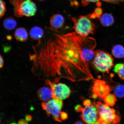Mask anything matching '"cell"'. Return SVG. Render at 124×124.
Here are the masks:
<instances>
[{"mask_svg":"<svg viewBox=\"0 0 124 124\" xmlns=\"http://www.w3.org/2000/svg\"><path fill=\"white\" fill-rule=\"evenodd\" d=\"M37 11L36 4L32 0H23L20 8L21 17L25 16L29 17L33 16Z\"/></svg>","mask_w":124,"mask_h":124,"instance_id":"cell-9","label":"cell"},{"mask_svg":"<svg viewBox=\"0 0 124 124\" xmlns=\"http://www.w3.org/2000/svg\"><path fill=\"white\" fill-rule=\"evenodd\" d=\"M6 11V8L5 2L3 0H0V19L4 16Z\"/></svg>","mask_w":124,"mask_h":124,"instance_id":"cell-22","label":"cell"},{"mask_svg":"<svg viewBox=\"0 0 124 124\" xmlns=\"http://www.w3.org/2000/svg\"><path fill=\"white\" fill-rule=\"evenodd\" d=\"M99 18L101 24L104 27H110L113 25L114 23V17L110 14H104Z\"/></svg>","mask_w":124,"mask_h":124,"instance_id":"cell-14","label":"cell"},{"mask_svg":"<svg viewBox=\"0 0 124 124\" xmlns=\"http://www.w3.org/2000/svg\"><path fill=\"white\" fill-rule=\"evenodd\" d=\"M111 52L113 56L116 58H124V47L122 45L117 44L114 46L113 47Z\"/></svg>","mask_w":124,"mask_h":124,"instance_id":"cell-16","label":"cell"},{"mask_svg":"<svg viewBox=\"0 0 124 124\" xmlns=\"http://www.w3.org/2000/svg\"><path fill=\"white\" fill-rule=\"evenodd\" d=\"M68 115L67 113L64 112H62L60 115V118L61 120H66L68 118Z\"/></svg>","mask_w":124,"mask_h":124,"instance_id":"cell-25","label":"cell"},{"mask_svg":"<svg viewBox=\"0 0 124 124\" xmlns=\"http://www.w3.org/2000/svg\"><path fill=\"white\" fill-rule=\"evenodd\" d=\"M102 10L100 7L96 8L93 13L90 15V18L91 19H95L96 18H100L102 15Z\"/></svg>","mask_w":124,"mask_h":124,"instance_id":"cell-21","label":"cell"},{"mask_svg":"<svg viewBox=\"0 0 124 124\" xmlns=\"http://www.w3.org/2000/svg\"><path fill=\"white\" fill-rule=\"evenodd\" d=\"M69 0V1H73V0Z\"/></svg>","mask_w":124,"mask_h":124,"instance_id":"cell-32","label":"cell"},{"mask_svg":"<svg viewBox=\"0 0 124 124\" xmlns=\"http://www.w3.org/2000/svg\"><path fill=\"white\" fill-rule=\"evenodd\" d=\"M105 2L114 4H119L124 2V0H102Z\"/></svg>","mask_w":124,"mask_h":124,"instance_id":"cell-24","label":"cell"},{"mask_svg":"<svg viewBox=\"0 0 124 124\" xmlns=\"http://www.w3.org/2000/svg\"><path fill=\"white\" fill-rule=\"evenodd\" d=\"M11 124H16L15 123H11Z\"/></svg>","mask_w":124,"mask_h":124,"instance_id":"cell-31","label":"cell"},{"mask_svg":"<svg viewBox=\"0 0 124 124\" xmlns=\"http://www.w3.org/2000/svg\"><path fill=\"white\" fill-rule=\"evenodd\" d=\"M46 83L52 89L54 98L62 100L68 98L70 95V89L64 84L56 83L48 80H46Z\"/></svg>","mask_w":124,"mask_h":124,"instance_id":"cell-7","label":"cell"},{"mask_svg":"<svg viewBox=\"0 0 124 124\" xmlns=\"http://www.w3.org/2000/svg\"><path fill=\"white\" fill-rule=\"evenodd\" d=\"M3 25L6 30H12L16 27L17 23L14 18L11 17H8L4 20Z\"/></svg>","mask_w":124,"mask_h":124,"instance_id":"cell-15","label":"cell"},{"mask_svg":"<svg viewBox=\"0 0 124 124\" xmlns=\"http://www.w3.org/2000/svg\"><path fill=\"white\" fill-rule=\"evenodd\" d=\"M23 0H10L11 3L14 7V14L16 16L21 17L20 8L21 5Z\"/></svg>","mask_w":124,"mask_h":124,"instance_id":"cell-17","label":"cell"},{"mask_svg":"<svg viewBox=\"0 0 124 124\" xmlns=\"http://www.w3.org/2000/svg\"><path fill=\"white\" fill-rule=\"evenodd\" d=\"M92 87V97L94 98L98 97L103 99L112 91L114 87L107 83L104 80L94 79Z\"/></svg>","mask_w":124,"mask_h":124,"instance_id":"cell-8","label":"cell"},{"mask_svg":"<svg viewBox=\"0 0 124 124\" xmlns=\"http://www.w3.org/2000/svg\"><path fill=\"white\" fill-rule=\"evenodd\" d=\"M38 95L40 100L44 102L54 98L53 92L50 87L45 86L40 88L38 91Z\"/></svg>","mask_w":124,"mask_h":124,"instance_id":"cell-10","label":"cell"},{"mask_svg":"<svg viewBox=\"0 0 124 124\" xmlns=\"http://www.w3.org/2000/svg\"><path fill=\"white\" fill-rule=\"evenodd\" d=\"M14 37L16 41L24 42L28 39V35L27 30L23 27H19L15 30Z\"/></svg>","mask_w":124,"mask_h":124,"instance_id":"cell-12","label":"cell"},{"mask_svg":"<svg viewBox=\"0 0 124 124\" xmlns=\"http://www.w3.org/2000/svg\"><path fill=\"white\" fill-rule=\"evenodd\" d=\"M38 0L40 1H43L45 0Z\"/></svg>","mask_w":124,"mask_h":124,"instance_id":"cell-30","label":"cell"},{"mask_svg":"<svg viewBox=\"0 0 124 124\" xmlns=\"http://www.w3.org/2000/svg\"><path fill=\"white\" fill-rule=\"evenodd\" d=\"M89 2L96 3L97 6L98 7L101 6V3L99 1V0H82V4L84 6L87 5Z\"/></svg>","mask_w":124,"mask_h":124,"instance_id":"cell-23","label":"cell"},{"mask_svg":"<svg viewBox=\"0 0 124 124\" xmlns=\"http://www.w3.org/2000/svg\"><path fill=\"white\" fill-rule=\"evenodd\" d=\"M4 65V60L3 58L1 55H0V68H2Z\"/></svg>","mask_w":124,"mask_h":124,"instance_id":"cell-26","label":"cell"},{"mask_svg":"<svg viewBox=\"0 0 124 124\" xmlns=\"http://www.w3.org/2000/svg\"><path fill=\"white\" fill-rule=\"evenodd\" d=\"M63 106L62 100L53 98L42 104L43 109L48 116H51L56 121L61 122L60 115Z\"/></svg>","mask_w":124,"mask_h":124,"instance_id":"cell-6","label":"cell"},{"mask_svg":"<svg viewBox=\"0 0 124 124\" xmlns=\"http://www.w3.org/2000/svg\"><path fill=\"white\" fill-rule=\"evenodd\" d=\"M36 45L29 57L31 70L41 79L64 78L76 82L94 80L89 62L93 58L95 39L75 32L60 33L52 27Z\"/></svg>","mask_w":124,"mask_h":124,"instance_id":"cell-1","label":"cell"},{"mask_svg":"<svg viewBox=\"0 0 124 124\" xmlns=\"http://www.w3.org/2000/svg\"><path fill=\"white\" fill-rule=\"evenodd\" d=\"M114 95L119 98L124 97V85L119 84L116 85L114 91Z\"/></svg>","mask_w":124,"mask_h":124,"instance_id":"cell-20","label":"cell"},{"mask_svg":"<svg viewBox=\"0 0 124 124\" xmlns=\"http://www.w3.org/2000/svg\"><path fill=\"white\" fill-rule=\"evenodd\" d=\"M25 119L27 121H30L31 120L32 117L30 115H27L26 116Z\"/></svg>","mask_w":124,"mask_h":124,"instance_id":"cell-28","label":"cell"},{"mask_svg":"<svg viewBox=\"0 0 124 124\" xmlns=\"http://www.w3.org/2000/svg\"><path fill=\"white\" fill-rule=\"evenodd\" d=\"M93 66L99 72L108 73L114 66V59L112 56L105 51L98 50L95 51L93 61Z\"/></svg>","mask_w":124,"mask_h":124,"instance_id":"cell-4","label":"cell"},{"mask_svg":"<svg viewBox=\"0 0 124 124\" xmlns=\"http://www.w3.org/2000/svg\"><path fill=\"white\" fill-rule=\"evenodd\" d=\"M74 124H86L81 121H78L76 122Z\"/></svg>","mask_w":124,"mask_h":124,"instance_id":"cell-29","label":"cell"},{"mask_svg":"<svg viewBox=\"0 0 124 124\" xmlns=\"http://www.w3.org/2000/svg\"><path fill=\"white\" fill-rule=\"evenodd\" d=\"M50 25L53 28L58 30L64 25L65 19L63 17L59 14L54 15L50 20Z\"/></svg>","mask_w":124,"mask_h":124,"instance_id":"cell-11","label":"cell"},{"mask_svg":"<svg viewBox=\"0 0 124 124\" xmlns=\"http://www.w3.org/2000/svg\"><path fill=\"white\" fill-rule=\"evenodd\" d=\"M26 120L22 119L19 121L18 123V124H28V122Z\"/></svg>","mask_w":124,"mask_h":124,"instance_id":"cell-27","label":"cell"},{"mask_svg":"<svg viewBox=\"0 0 124 124\" xmlns=\"http://www.w3.org/2000/svg\"><path fill=\"white\" fill-rule=\"evenodd\" d=\"M44 32L41 28L35 26L32 27L30 31V35L32 39L40 41L43 38Z\"/></svg>","mask_w":124,"mask_h":124,"instance_id":"cell-13","label":"cell"},{"mask_svg":"<svg viewBox=\"0 0 124 124\" xmlns=\"http://www.w3.org/2000/svg\"><path fill=\"white\" fill-rule=\"evenodd\" d=\"M90 15L81 16L78 18H72L74 32L81 36L86 38L95 33L96 26L91 21Z\"/></svg>","mask_w":124,"mask_h":124,"instance_id":"cell-3","label":"cell"},{"mask_svg":"<svg viewBox=\"0 0 124 124\" xmlns=\"http://www.w3.org/2000/svg\"><path fill=\"white\" fill-rule=\"evenodd\" d=\"M113 70L117 74L120 78L124 80V63H118L116 64Z\"/></svg>","mask_w":124,"mask_h":124,"instance_id":"cell-18","label":"cell"},{"mask_svg":"<svg viewBox=\"0 0 124 124\" xmlns=\"http://www.w3.org/2000/svg\"><path fill=\"white\" fill-rule=\"evenodd\" d=\"M84 107L78 105L75 108L78 112H81V117L86 124H99L98 111L96 106L94 103H92L89 100L84 101L83 103Z\"/></svg>","mask_w":124,"mask_h":124,"instance_id":"cell-5","label":"cell"},{"mask_svg":"<svg viewBox=\"0 0 124 124\" xmlns=\"http://www.w3.org/2000/svg\"><path fill=\"white\" fill-rule=\"evenodd\" d=\"M103 100L105 104L111 107L114 106L117 101L115 95L109 93L105 97Z\"/></svg>","mask_w":124,"mask_h":124,"instance_id":"cell-19","label":"cell"},{"mask_svg":"<svg viewBox=\"0 0 124 124\" xmlns=\"http://www.w3.org/2000/svg\"><path fill=\"white\" fill-rule=\"evenodd\" d=\"M93 103L98 111L97 122L99 124H120V116L115 109L101 102L94 101Z\"/></svg>","mask_w":124,"mask_h":124,"instance_id":"cell-2","label":"cell"}]
</instances>
